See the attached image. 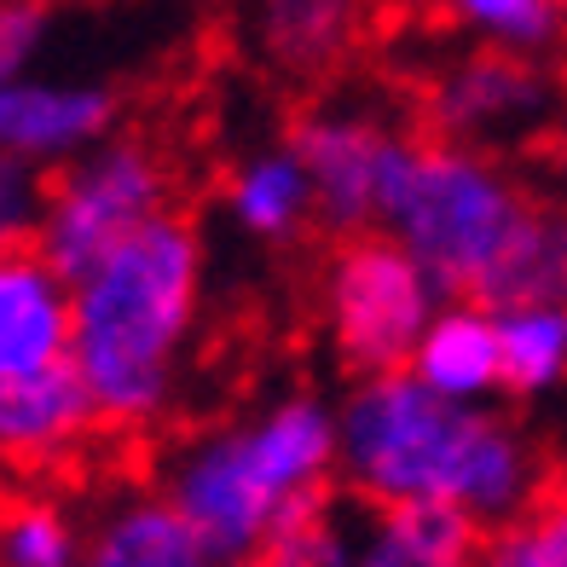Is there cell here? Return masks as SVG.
Segmentation results:
<instances>
[{
    "label": "cell",
    "instance_id": "8",
    "mask_svg": "<svg viewBox=\"0 0 567 567\" xmlns=\"http://www.w3.org/2000/svg\"><path fill=\"white\" fill-rule=\"evenodd\" d=\"M561 93L545 59L504 53V47H470L446 59L423 82V122L429 134L481 145V151H515L538 140L550 122H561Z\"/></svg>",
    "mask_w": 567,
    "mask_h": 567
},
{
    "label": "cell",
    "instance_id": "7",
    "mask_svg": "<svg viewBox=\"0 0 567 567\" xmlns=\"http://www.w3.org/2000/svg\"><path fill=\"white\" fill-rule=\"evenodd\" d=\"M284 140L296 145L307 179H313L319 226L330 238H359V231L382 226V203H389V186L417 134L371 99L337 93L307 105Z\"/></svg>",
    "mask_w": 567,
    "mask_h": 567
},
{
    "label": "cell",
    "instance_id": "14",
    "mask_svg": "<svg viewBox=\"0 0 567 567\" xmlns=\"http://www.w3.org/2000/svg\"><path fill=\"white\" fill-rule=\"evenodd\" d=\"M226 220L255 244H290L301 226H319L313 179H307L290 140L255 145L249 157L231 163V174H226Z\"/></svg>",
    "mask_w": 567,
    "mask_h": 567
},
{
    "label": "cell",
    "instance_id": "21",
    "mask_svg": "<svg viewBox=\"0 0 567 567\" xmlns=\"http://www.w3.org/2000/svg\"><path fill=\"white\" fill-rule=\"evenodd\" d=\"M87 533L59 498L0 504V567H82Z\"/></svg>",
    "mask_w": 567,
    "mask_h": 567
},
{
    "label": "cell",
    "instance_id": "25",
    "mask_svg": "<svg viewBox=\"0 0 567 567\" xmlns=\"http://www.w3.org/2000/svg\"><path fill=\"white\" fill-rule=\"evenodd\" d=\"M226 567H278V561H272V556L261 550V556H244V561H226Z\"/></svg>",
    "mask_w": 567,
    "mask_h": 567
},
{
    "label": "cell",
    "instance_id": "1",
    "mask_svg": "<svg viewBox=\"0 0 567 567\" xmlns=\"http://www.w3.org/2000/svg\"><path fill=\"white\" fill-rule=\"evenodd\" d=\"M342 493L371 509L452 504L481 533L527 515L545 493V457L493 405H457L411 371L353 377L337 400Z\"/></svg>",
    "mask_w": 567,
    "mask_h": 567
},
{
    "label": "cell",
    "instance_id": "23",
    "mask_svg": "<svg viewBox=\"0 0 567 567\" xmlns=\"http://www.w3.org/2000/svg\"><path fill=\"white\" fill-rule=\"evenodd\" d=\"M47 215V179L41 168H23L12 157H0V255L30 249Z\"/></svg>",
    "mask_w": 567,
    "mask_h": 567
},
{
    "label": "cell",
    "instance_id": "11",
    "mask_svg": "<svg viewBox=\"0 0 567 567\" xmlns=\"http://www.w3.org/2000/svg\"><path fill=\"white\" fill-rule=\"evenodd\" d=\"M75 337V284L30 249L0 255V382L35 377L70 359Z\"/></svg>",
    "mask_w": 567,
    "mask_h": 567
},
{
    "label": "cell",
    "instance_id": "12",
    "mask_svg": "<svg viewBox=\"0 0 567 567\" xmlns=\"http://www.w3.org/2000/svg\"><path fill=\"white\" fill-rule=\"evenodd\" d=\"M99 429H105L99 423V405L70 359L35 371V377L0 382V463H30V470L64 463Z\"/></svg>",
    "mask_w": 567,
    "mask_h": 567
},
{
    "label": "cell",
    "instance_id": "5",
    "mask_svg": "<svg viewBox=\"0 0 567 567\" xmlns=\"http://www.w3.org/2000/svg\"><path fill=\"white\" fill-rule=\"evenodd\" d=\"M441 301L423 261L382 226L337 238L319 267V319L348 377L405 371Z\"/></svg>",
    "mask_w": 567,
    "mask_h": 567
},
{
    "label": "cell",
    "instance_id": "9",
    "mask_svg": "<svg viewBox=\"0 0 567 567\" xmlns=\"http://www.w3.org/2000/svg\"><path fill=\"white\" fill-rule=\"evenodd\" d=\"M116 93L64 75H0V157L23 168H64L116 134Z\"/></svg>",
    "mask_w": 567,
    "mask_h": 567
},
{
    "label": "cell",
    "instance_id": "24",
    "mask_svg": "<svg viewBox=\"0 0 567 567\" xmlns=\"http://www.w3.org/2000/svg\"><path fill=\"white\" fill-rule=\"evenodd\" d=\"M47 30H53L47 0H0V75H30Z\"/></svg>",
    "mask_w": 567,
    "mask_h": 567
},
{
    "label": "cell",
    "instance_id": "17",
    "mask_svg": "<svg viewBox=\"0 0 567 567\" xmlns=\"http://www.w3.org/2000/svg\"><path fill=\"white\" fill-rule=\"evenodd\" d=\"M498 348H504V394L545 400L567 389V307L561 301L498 307Z\"/></svg>",
    "mask_w": 567,
    "mask_h": 567
},
{
    "label": "cell",
    "instance_id": "16",
    "mask_svg": "<svg viewBox=\"0 0 567 567\" xmlns=\"http://www.w3.org/2000/svg\"><path fill=\"white\" fill-rule=\"evenodd\" d=\"M82 567H220V561L197 545V533L157 493H134L99 515Z\"/></svg>",
    "mask_w": 567,
    "mask_h": 567
},
{
    "label": "cell",
    "instance_id": "22",
    "mask_svg": "<svg viewBox=\"0 0 567 567\" xmlns=\"http://www.w3.org/2000/svg\"><path fill=\"white\" fill-rule=\"evenodd\" d=\"M475 567H567V481L545 486L527 515L486 533Z\"/></svg>",
    "mask_w": 567,
    "mask_h": 567
},
{
    "label": "cell",
    "instance_id": "26",
    "mask_svg": "<svg viewBox=\"0 0 567 567\" xmlns=\"http://www.w3.org/2000/svg\"><path fill=\"white\" fill-rule=\"evenodd\" d=\"M556 134H561V157H567V111H561V122H556Z\"/></svg>",
    "mask_w": 567,
    "mask_h": 567
},
{
    "label": "cell",
    "instance_id": "20",
    "mask_svg": "<svg viewBox=\"0 0 567 567\" xmlns=\"http://www.w3.org/2000/svg\"><path fill=\"white\" fill-rule=\"evenodd\" d=\"M441 12L475 47L545 59L567 41V0H441Z\"/></svg>",
    "mask_w": 567,
    "mask_h": 567
},
{
    "label": "cell",
    "instance_id": "2",
    "mask_svg": "<svg viewBox=\"0 0 567 567\" xmlns=\"http://www.w3.org/2000/svg\"><path fill=\"white\" fill-rule=\"evenodd\" d=\"M209 249L192 215H157L75 278L70 365L105 429H157L179 394V365L203 319Z\"/></svg>",
    "mask_w": 567,
    "mask_h": 567
},
{
    "label": "cell",
    "instance_id": "13",
    "mask_svg": "<svg viewBox=\"0 0 567 567\" xmlns=\"http://www.w3.org/2000/svg\"><path fill=\"white\" fill-rule=\"evenodd\" d=\"M411 377L457 405H486L504 394V348H498V307L486 301H441L423 330L417 353H411Z\"/></svg>",
    "mask_w": 567,
    "mask_h": 567
},
{
    "label": "cell",
    "instance_id": "6",
    "mask_svg": "<svg viewBox=\"0 0 567 567\" xmlns=\"http://www.w3.org/2000/svg\"><path fill=\"white\" fill-rule=\"evenodd\" d=\"M168 209H174L168 157L140 134H111L47 179V215L35 231V249L75 284Z\"/></svg>",
    "mask_w": 567,
    "mask_h": 567
},
{
    "label": "cell",
    "instance_id": "3",
    "mask_svg": "<svg viewBox=\"0 0 567 567\" xmlns=\"http://www.w3.org/2000/svg\"><path fill=\"white\" fill-rule=\"evenodd\" d=\"M337 457V405L319 394H278L244 417H226L215 429L174 441L157 463V498L226 567L261 556L272 527L301 498L342 486Z\"/></svg>",
    "mask_w": 567,
    "mask_h": 567
},
{
    "label": "cell",
    "instance_id": "15",
    "mask_svg": "<svg viewBox=\"0 0 567 567\" xmlns=\"http://www.w3.org/2000/svg\"><path fill=\"white\" fill-rule=\"evenodd\" d=\"M481 527L452 504H400L371 509L353 567H475Z\"/></svg>",
    "mask_w": 567,
    "mask_h": 567
},
{
    "label": "cell",
    "instance_id": "18",
    "mask_svg": "<svg viewBox=\"0 0 567 567\" xmlns=\"http://www.w3.org/2000/svg\"><path fill=\"white\" fill-rule=\"evenodd\" d=\"M515 301H561L567 307V203H556V197L533 203L522 238H515L493 296H486V307H515Z\"/></svg>",
    "mask_w": 567,
    "mask_h": 567
},
{
    "label": "cell",
    "instance_id": "19",
    "mask_svg": "<svg viewBox=\"0 0 567 567\" xmlns=\"http://www.w3.org/2000/svg\"><path fill=\"white\" fill-rule=\"evenodd\" d=\"M365 522L348 509L342 486H324V493L301 498L267 538V556L278 567H353Z\"/></svg>",
    "mask_w": 567,
    "mask_h": 567
},
{
    "label": "cell",
    "instance_id": "10",
    "mask_svg": "<svg viewBox=\"0 0 567 567\" xmlns=\"http://www.w3.org/2000/svg\"><path fill=\"white\" fill-rule=\"evenodd\" d=\"M371 0H244V47L284 82H324L365 41Z\"/></svg>",
    "mask_w": 567,
    "mask_h": 567
},
{
    "label": "cell",
    "instance_id": "4",
    "mask_svg": "<svg viewBox=\"0 0 567 567\" xmlns=\"http://www.w3.org/2000/svg\"><path fill=\"white\" fill-rule=\"evenodd\" d=\"M533 203L527 179L498 151L417 134L382 203V231L417 255L446 301H486Z\"/></svg>",
    "mask_w": 567,
    "mask_h": 567
}]
</instances>
